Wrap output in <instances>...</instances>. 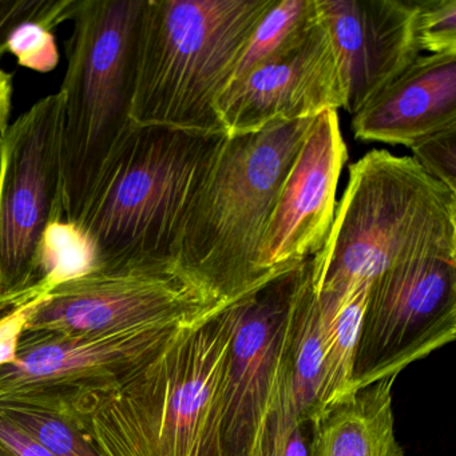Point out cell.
<instances>
[{"label": "cell", "instance_id": "4", "mask_svg": "<svg viewBox=\"0 0 456 456\" xmlns=\"http://www.w3.org/2000/svg\"><path fill=\"white\" fill-rule=\"evenodd\" d=\"M274 0H145L132 121L225 134L218 101Z\"/></svg>", "mask_w": 456, "mask_h": 456}, {"label": "cell", "instance_id": "14", "mask_svg": "<svg viewBox=\"0 0 456 456\" xmlns=\"http://www.w3.org/2000/svg\"><path fill=\"white\" fill-rule=\"evenodd\" d=\"M354 116L420 55L413 0H316Z\"/></svg>", "mask_w": 456, "mask_h": 456}, {"label": "cell", "instance_id": "17", "mask_svg": "<svg viewBox=\"0 0 456 456\" xmlns=\"http://www.w3.org/2000/svg\"><path fill=\"white\" fill-rule=\"evenodd\" d=\"M322 384L319 298L312 287V263L308 260L293 298L285 348L279 427L271 456L284 444L293 427L312 421L319 415Z\"/></svg>", "mask_w": 456, "mask_h": 456}, {"label": "cell", "instance_id": "2", "mask_svg": "<svg viewBox=\"0 0 456 456\" xmlns=\"http://www.w3.org/2000/svg\"><path fill=\"white\" fill-rule=\"evenodd\" d=\"M226 137L133 124L76 225L92 269H177L186 217Z\"/></svg>", "mask_w": 456, "mask_h": 456}, {"label": "cell", "instance_id": "21", "mask_svg": "<svg viewBox=\"0 0 456 456\" xmlns=\"http://www.w3.org/2000/svg\"><path fill=\"white\" fill-rule=\"evenodd\" d=\"M92 268V250L79 229L66 221L55 223L47 232L42 245L38 301L46 297L58 285L82 276Z\"/></svg>", "mask_w": 456, "mask_h": 456}, {"label": "cell", "instance_id": "11", "mask_svg": "<svg viewBox=\"0 0 456 456\" xmlns=\"http://www.w3.org/2000/svg\"><path fill=\"white\" fill-rule=\"evenodd\" d=\"M193 322L100 336L25 330L15 362L0 367V397L63 410L84 395L119 386Z\"/></svg>", "mask_w": 456, "mask_h": 456}, {"label": "cell", "instance_id": "5", "mask_svg": "<svg viewBox=\"0 0 456 456\" xmlns=\"http://www.w3.org/2000/svg\"><path fill=\"white\" fill-rule=\"evenodd\" d=\"M314 118L226 137L189 210L175 268L221 303L269 280L256 257L280 185Z\"/></svg>", "mask_w": 456, "mask_h": 456}, {"label": "cell", "instance_id": "26", "mask_svg": "<svg viewBox=\"0 0 456 456\" xmlns=\"http://www.w3.org/2000/svg\"><path fill=\"white\" fill-rule=\"evenodd\" d=\"M0 456H54L25 429L0 413Z\"/></svg>", "mask_w": 456, "mask_h": 456}, {"label": "cell", "instance_id": "19", "mask_svg": "<svg viewBox=\"0 0 456 456\" xmlns=\"http://www.w3.org/2000/svg\"><path fill=\"white\" fill-rule=\"evenodd\" d=\"M317 20L316 0H274L253 31L229 85L300 44Z\"/></svg>", "mask_w": 456, "mask_h": 456}, {"label": "cell", "instance_id": "15", "mask_svg": "<svg viewBox=\"0 0 456 456\" xmlns=\"http://www.w3.org/2000/svg\"><path fill=\"white\" fill-rule=\"evenodd\" d=\"M456 125V55H419L352 119L356 140L413 143Z\"/></svg>", "mask_w": 456, "mask_h": 456}, {"label": "cell", "instance_id": "22", "mask_svg": "<svg viewBox=\"0 0 456 456\" xmlns=\"http://www.w3.org/2000/svg\"><path fill=\"white\" fill-rule=\"evenodd\" d=\"M79 0H0V58L7 54L12 31L26 22L54 30L73 20Z\"/></svg>", "mask_w": 456, "mask_h": 456}, {"label": "cell", "instance_id": "23", "mask_svg": "<svg viewBox=\"0 0 456 456\" xmlns=\"http://www.w3.org/2000/svg\"><path fill=\"white\" fill-rule=\"evenodd\" d=\"M419 52L456 55V0H413Z\"/></svg>", "mask_w": 456, "mask_h": 456}, {"label": "cell", "instance_id": "9", "mask_svg": "<svg viewBox=\"0 0 456 456\" xmlns=\"http://www.w3.org/2000/svg\"><path fill=\"white\" fill-rule=\"evenodd\" d=\"M456 336V261L419 258L370 282L352 392L397 376Z\"/></svg>", "mask_w": 456, "mask_h": 456}, {"label": "cell", "instance_id": "29", "mask_svg": "<svg viewBox=\"0 0 456 456\" xmlns=\"http://www.w3.org/2000/svg\"><path fill=\"white\" fill-rule=\"evenodd\" d=\"M12 74L0 68V137L9 127L10 111L12 103Z\"/></svg>", "mask_w": 456, "mask_h": 456}, {"label": "cell", "instance_id": "10", "mask_svg": "<svg viewBox=\"0 0 456 456\" xmlns=\"http://www.w3.org/2000/svg\"><path fill=\"white\" fill-rule=\"evenodd\" d=\"M223 304L177 269H92L31 304L25 330L114 335L193 322Z\"/></svg>", "mask_w": 456, "mask_h": 456}, {"label": "cell", "instance_id": "28", "mask_svg": "<svg viewBox=\"0 0 456 456\" xmlns=\"http://www.w3.org/2000/svg\"><path fill=\"white\" fill-rule=\"evenodd\" d=\"M311 434V421L297 424V426L293 427L284 444L280 447V450L273 456H309Z\"/></svg>", "mask_w": 456, "mask_h": 456}, {"label": "cell", "instance_id": "6", "mask_svg": "<svg viewBox=\"0 0 456 456\" xmlns=\"http://www.w3.org/2000/svg\"><path fill=\"white\" fill-rule=\"evenodd\" d=\"M145 0H79L62 95L63 220L77 225L133 125L135 52Z\"/></svg>", "mask_w": 456, "mask_h": 456}, {"label": "cell", "instance_id": "24", "mask_svg": "<svg viewBox=\"0 0 456 456\" xmlns=\"http://www.w3.org/2000/svg\"><path fill=\"white\" fill-rule=\"evenodd\" d=\"M7 53L14 55L22 68L49 73L60 62L54 33L39 23L18 26L7 42Z\"/></svg>", "mask_w": 456, "mask_h": 456}, {"label": "cell", "instance_id": "18", "mask_svg": "<svg viewBox=\"0 0 456 456\" xmlns=\"http://www.w3.org/2000/svg\"><path fill=\"white\" fill-rule=\"evenodd\" d=\"M370 282H354L330 292H316L322 346L320 412L352 396V375ZM319 412V413H320Z\"/></svg>", "mask_w": 456, "mask_h": 456}, {"label": "cell", "instance_id": "3", "mask_svg": "<svg viewBox=\"0 0 456 456\" xmlns=\"http://www.w3.org/2000/svg\"><path fill=\"white\" fill-rule=\"evenodd\" d=\"M456 261V193L412 157L372 151L349 180L324 247L311 258L312 287L330 292L370 282L419 258Z\"/></svg>", "mask_w": 456, "mask_h": 456}, {"label": "cell", "instance_id": "20", "mask_svg": "<svg viewBox=\"0 0 456 456\" xmlns=\"http://www.w3.org/2000/svg\"><path fill=\"white\" fill-rule=\"evenodd\" d=\"M0 413L54 456H103L68 413L0 397Z\"/></svg>", "mask_w": 456, "mask_h": 456}, {"label": "cell", "instance_id": "13", "mask_svg": "<svg viewBox=\"0 0 456 456\" xmlns=\"http://www.w3.org/2000/svg\"><path fill=\"white\" fill-rule=\"evenodd\" d=\"M343 108L338 60L319 15L300 44L229 85L218 101V116L232 137Z\"/></svg>", "mask_w": 456, "mask_h": 456}, {"label": "cell", "instance_id": "25", "mask_svg": "<svg viewBox=\"0 0 456 456\" xmlns=\"http://www.w3.org/2000/svg\"><path fill=\"white\" fill-rule=\"evenodd\" d=\"M410 149L429 175L456 193V125L418 141Z\"/></svg>", "mask_w": 456, "mask_h": 456}, {"label": "cell", "instance_id": "27", "mask_svg": "<svg viewBox=\"0 0 456 456\" xmlns=\"http://www.w3.org/2000/svg\"><path fill=\"white\" fill-rule=\"evenodd\" d=\"M30 306H22L0 317V367L15 362L18 344L25 330Z\"/></svg>", "mask_w": 456, "mask_h": 456}, {"label": "cell", "instance_id": "7", "mask_svg": "<svg viewBox=\"0 0 456 456\" xmlns=\"http://www.w3.org/2000/svg\"><path fill=\"white\" fill-rule=\"evenodd\" d=\"M61 93L20 114L0 137V317L38 301L47 232L63 220Z\"/></svg>", "mask_w": 456, "mask_h": 456}, {"label": "cell", "instance_id": "8", "mask_svg": "<svg viewBox=\"0 0 456 456\" xmlns=\"http://www.w3.org/2000/svg\"><path fill=\"white\" fill-rule=\"evenodd\" d=\"M306 263L242 296L218 388L223 456H271L293 298Z\"/></svg>", "mask_w": 456, "mask_h": 456}, {"label": "cell", "instance_id": "1", "mask_svg": "<svg viewBox=\"0 0 456 456\" xmlns=\"http://www.w3.org/2000/svg\"><path fill=\"white\" fill-rule=\"evenodd\" d=\"M241 298L181 328L119 386L60 412L103 456H223L218 388Z\"/></svg>", "mask_w": 456, "mask_h": 456}, {"label": "cell", "instance_id": "16", "mask_svg": "<svg viewBox=\"0 0 456 456\" xmlns=\"http://www.w3.org/2000/svg\"><path fill=\"white\" fill-rule=\"evenodd\" d=\"M389 376L322 410L311 421L309 456H404L395 435Z\"/></svg>", "mask_w": 456, "mask_h": 456}, {"label": "cell", "instance_id": "12", "mask_svg": "<svg viewBox=\"0 0 456 456\" xmlns=\"http://www.w3.org/2000/svg\"><path fill=\"white\" fill-rule=\"evenodd\" d=\"M348 151L336 110L314 117L274 201L256 257L269 280L320 252L335 220L336 191Z\"/></svg>", "mask_w": 456, "mask_h": 456}]
</instances>
